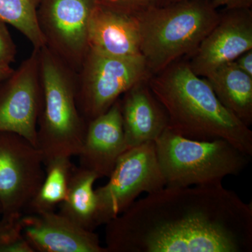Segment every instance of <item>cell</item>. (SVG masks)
Instances as JSON below:
<instances>
[{"label": "cell", "mask_w": 252, "mask_h": 252, "mask_svg": "<svg viewBox=\"0 0 252 252\" xmlns=\"http://www.w3.org/2000/svg\"><path fill=\"white\" fill-rule=\"evenodd\" d=\"M107 252H251L252 205L222 184L165 186L106 223Z\"/></svg>", "instance_id": "obj_1"}, {"label": "cell", "mask_w": 252, "mask_h": 252, "mask_svg": "<svg viewBox=\"0 0 252 252\" xmlns=\"http://www.w3.org/2000/svg\"><path fill=\"white\" fill-rule=\"evenodd\" d=\"M71 158L56 157L44 164L45 177L26 214L55 211L65 198L74 165Z\"/></svg>", "instance_id": "obj_18"}, {"label": "cell", "mask_w": 252, "mask_h": 252, "mask_svg": "<svg viewBox=\"0 0 252 252\" xmlns=\"http://www.w3.org/2000/svg\"><path fill=\"white\" fill-rule=\"evenodd\" d=\"M252 49V9L220 11L219 22L209 32L189 61L196 75L206 77L212 71L233 62Z\"/></svg>", "instance_id": "obj_11"}, {"label": "cell", "mask_w": 252, "mask_h": 252, "mask_svg": "<svg viewBox=\"0 0 252 252\" xmlns=\"http://www.w3.org/2000/svg\"><path fill=\"white\" fill-rule=\"evenodd\" d=\"M234 62L239 69L252 77V49L248 50L240 55Z\"/></svg>", "instance_id": "obj_24"}, {"label": "cell", "mask_w": 252, "mask_h": 252, "mask_svg": "<svg viewBox=\"0 0 252 252\" xmlns=\"http://www.w3.org/2000/svg\"><path fill=\"white\" fill-rule=\"evenodd\" d=\"M182 0H167L166 4ZM217 8L225 9H252V0H212Z\"/></svg>", "instance_id": "obj_23"}, {"label": "cell", "mask_w": 252, "mask_h": 252, "mask_svg": "<svg viewBox=\"0 0 252 252\" xmlns=\"http://www.w3.org/2000/svg\"><path fill=\"white\" fill-rule=\"evenodd\" d=\"M140 53L152 75L190 56L220 21L212 0H182L135 15Z\"/></svg>", "instance_id": "obj_3"}, {"label": "cell", "mask_w": 252, "mask_h": 252, "mask_svg": "<svg viewBox=\"0 0 252 252\" xmlns=\"http://www.w3.org/2000/svg\"><path fill=\"white\" fill-rule=\"evenodd\" d=\"M220 103L250 127L252 124V77L234 61L222 64L206 77Z\"/></svg>", "instance_id": "obj_16"}, {"label": "cell", "mask_w": 252, "mask_h": 252, "mask_svg": "<svg viewBox=\"0 0 252 252\" xmlns=\"http://www.w3.org/2000/svg\"><path fill=\"white\" fill-rule=\"evenodd\" d=\"M1 204H0V217H1Z\"/></svg>", "instance_id": "obj_26"}, {"label": "cell", "mask_w": 252, "mask_h": 252, "mask_svg": "<svg viewBox=\"0 0 252 252\" xmlns=\"http://www.w3.org/2000/svg\"><path fill=\"white\" fill-rule=\"evenodd\" d=\"M17 49L6 23L0 20V65L11 64L16 60Z\"/></svg>", "instance_id": "obj_22"}, {"label": "cell", "mask_w": 252, "mask_h": 252, "mask_svg": "<svg viewBox=\"0 0 252 252\" xmlns=\"http://www.w3.org/2000/svg\"><path fill=\"white\" fill-rule=\"evenodd\" d=\"M119 102L128 149L155 142L168 127L166 111L154 96L147 81L126 91Z\"/></svg>", "instance_id": "obj_14"}, {"label": "cell", "mask_w": 252, "mask_h": 252, "mask_svg": "<svg viewBox=\"0 0 252 252\" xmlns=\"http://www.w3.org/2000/svg\"><path fill=\"white\" fill-rule=\"evenodd\" d=\"M44 177V158L39 149L22 136L0 131V221L20 220Z\"/></svg>", "instance_id": "obj_8"}, {"label": "cell", "mask_w": 252, "mask_h": 252, "mask_svg": "<svg viewBox=\"0 0 252 252\" xmlns=\"http://www.w3.org/2000/svg\"><path fill=\"white\" fill-rule=\"evenodd\" d=\"M14 69H13L11 65H9V64H1V65H0V82L9 77L14 72Z\"/></svg>", "instance_id": "obj_25"}, {"label": "cell", "mask_w": 252, "mask_h": 252, "mask_svg": "<svg viewBox=\"0 0 252 252\" xmlns=\"http://www.w3.org/2000/svg\"><path fill=\"white\" fill-rule=\"evenodd\" d=\"M165 186L154 142L127 149L107 183L94 189L99 226L126 211L141 194L153 193Z\"/></svg>", "instance_id": "obj_7"}, {"label": "cell", "mask_w": 252, "mask_h": 252, "mask_svg": "<svg viewBox=\"0 0 252 252\" xmlns=\"http://www.w3.org/2000/svg\"><path fill=\"white\" fill-rule=\"evenodd\" d=\"M0 252H34L23 234L20 220L0 221Z\"/></svg>", "instance_id": "obj_20"}, {"label": "cell", "mask_w": 252, "mask_h": 252, "mask_svg": "<svg viewBox=\"0 0 252 252\" xmlns=\"http://www.w3.org/2000/svg\"><path fill=\"white\" fill-rule=\"evenodd\" d=\"M147 84L168 117L169 130L197 140L223 139L252 156V131L220 103L206 79L178 61Z\"/></svg>", "instance_id": "obj_2"}, {"label": "cell", "mask_w": 252, "mask_h": 252, "mask_svg": "<svg viewBox=\"0 0 252 252\" xmlns=\"http://www.w3.org/2000/svg\"><path fill=\"white\" fill-rule=\"evenodd\" d=\"M97 0H39L38 25L46 47L76 73L88 50V26Z\"/></svg>", "instance_id": "obj_9"}, {"label": "cell", "mask_w": 252, "mask_h": 252, "mask_svg": "<svg viewBox=\"0 0 252 252\" xmlns=\"http://www.w3.org/2000/svg\"><path fill=\"white\" fill-rule=\"evenodd\" d=\"M39 2V0H0V20L16 28L36 49L46 46L36 17Z\"/></svg>", "instance_id": "obj_19"}, {"label": "cell", "mask_w": 252, "mask_h": 252, "mask_svg": "<svg viewBox=\"0 0 252 252\" xmlns=\"http://www.w3.org/2000/svg\"><path fill=\"white\" fill-rule=\"evenodd\" d=\"M167 0H97V4L113 11L135 16L166 4Z\"/></svg>", "instance_id": "obj_21"}, {"label": "cell", "mask_w": 252, "mask_h": 252, "mask_svg": "<svg viewBox=\"0 0 252 252\" xmlns=\"http://www.w3.org/2000/svg\"><path fill=\"white\" fill-rule=\"evenodd\" d=\"M166 186L215 185L227 176L238 175L250 156L223 139L197 140L167 128L154 142Z\"/></svg>", "instance_id": "obj_5"}, {"label": "cell", "mask_w": 252, "mask_h": 252, "mask_svg": "<svg viewBox=\"0 0 252 252\" xmlns=\"http://www.w3.org/2000/svg\"><path fill=\"white\" fill-rule=\"evenodd\" d=\"M119 99L107 112L88 123L78 156L80 166L94 172L99 179L109 177L119 159L128 149Z\"/></svg>", "instance_id": "obj_13"}, {"label": "cell", "mask_w": 252, "mask_h": 252, "mask_svg": "<svg viewBox=\"0 0 252 252\" xmlns=\"http://www.w3.org/2000/svg\"><path fill=\"white\" fill-rule=\"evenodd\" d=\"M22 233L34 252H107L98 235L55 211L24 214Z\"/></svg>", "instance_id": "obj_12"}, {"label": "cell", "mask_w": 252, "mask_h": 252, "mask_svg": "<svg viewBox=\"0 0 252 252\" xmlns=\"http://www.w3.org/2000/svg\"><path fill=\"white\" fill-rule=\"evenodd\" d=\"M152 76L142 54L111 56L89 49L77 73L76 99L81 115L88 124Z\"/></svg>", "instance_id": "obj_6"}, {"label": "cell", "mask_w": 252, "mask_h": 252, "mask_svg": "<svg viewBox=\"0 0 252 252\" xmlns=\"http://www.w3.org/2000/svg\"><path fill=\"white\" fill-rule=\"evenodd\" d=\"M39 50L32 52L0 82V131L22 136L37 147L41 107Z\"/></svg>", "instance_id": "obj_10"}, {"label": "cell", "mask_w": 252, "mask_h": 252, "mask_svg": "<svg viewBox=\"0 0 252 252\" xmlns=\"http://www.w3.org/2000/svg\"><path fill=\"white\" fill-rule=\"evenodd\" d=\"M88 45L89 49L111 56L141 54L137 19L97 4L89 19Z\"/></svg>", "instance_id": "obj_15"}, {"label": "cell", "mask_w": 252, "mask_h": 252, "mask_svg": "<svg viewBox=\"0 0 252 252\" xmlns=\"http://www.w3.org/2000/svg\"><path fill=\"white\" fill-rule=\"evenodd\" d=\"M41 107L37 148L44 164L56 157H78L87 123L77 104V73L46 46L39 50Z\"/></svg>", "instance_id": "obj_4"}, {"label": "cell", "mask_w": 252, "mask_h": 252, "mask_svg": "<svg viewBox=\"0 0 252 252\" xmlns=\"http://www.w3.org/2000/svg\"><path fill=\"white\" fill-rule=\"evenodd\" d=\"M99 177L82 167L73 168L65 198L59 213L84 229L94 231L99 227L94 184Z\"/></svg>", "instance_id": "obj_17"}]
</instances>
